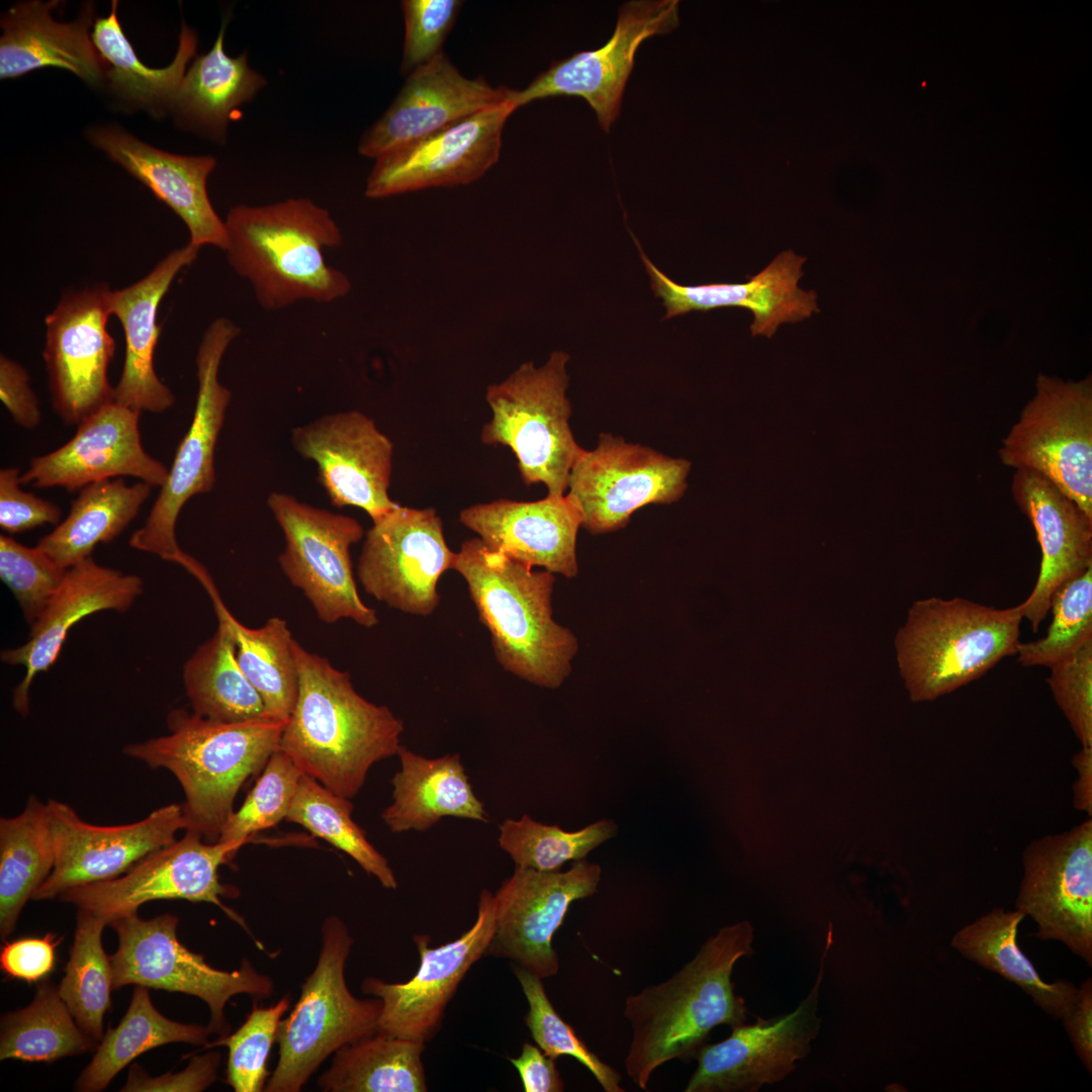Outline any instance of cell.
I'll use <instances>...</instances> for the list:
<instances>
[{
	"instance_id": "1",
	"label": "cell",
	"mask_w": 1092,
	"mask_h": 1092,
	"mask_svg": "<svg viewBox=\"0 0 1092 1092\" xmlns=\"http://www.w3.org/2000/svg\"><path fill=\"white\" fill-rule=\"evenodd\" d=\"M753 940L747 920L724 926L668 979L626 998L623 1014L632 1037L625 1069L637 1087L648 1090L652 1074L668 1061L696 1056L716 1026L746 1022L732 973L740 959L753 953Z\"/></svg>"
},
{
	"instance_id": "2",
	"label": "cell",
	"mask_w": 1092,
	"mask_h": 1092,
	"mask_svg": "<svg viewBox=\"0 0 1092 1092\" xmlns=\"http://www.w3.org/2000/svg\"><path fill=\"white\" fill-rule=\"evenodd\" d=\"M293 650L297 697L279 749L328 790L352 799L372 765L397 753L403 722L357 693L350 674L326 657L296 640Z\"/></svg>"
},
{
	"instance_id": "3",
	"label": "cell",
	"mask_w": 1092,
	"mask_h": 1092,
	"mask_svg": "<svg viewBox=\"0 0 1092 1092\" xmlns=\"http://www.w3.org/2000/svg\"><path fill=\"white\" fill-rule=\"evenodd\" d=\"M224 225L229 264L250 283L265 309L302 300L332 302L349 293L348 276L325 259L328 249L341 245V230L310 199L236 205Z\"/></svg>"
},
{
	"instance_id": "4",
	"label": "cell",
	"mask_w": 1092,
	"mask_h": 1092,
	"mask_svg": "<svg viewBox=\"0 0 1092 1092\" xmlns=\"http://www.w3.org/2000/svg\"><path fill=\"white\" fill-rule=\"evenodd\" d=\"M452 569L465 580L499 665L533 685L559 688L571 671L578 643L552 617L554 574L535 571L478 537L461 544Z\"/></svg>"
},
{
	"instance_id": "5",
	"label": "cell",
	"mask_w": 1092,
	"mask_h": 1092,
	"mask_svg": "<svg viewBox=\"0 0 1092 1092\" xmlns=\"http://www.w3.org/2000/svg\"><path fill=\"white\" fill-rule=\"evenodd\" d=\"M286 722L264 716L226 723L177 708L167 715L169 734L125 745L123 753L171 771L185 794V831L216 842L238 792L279 749Z\"/></svg>"
},
{
	"instance_id": "6",
	"label": "cell",
	"mask_w": 1092,
	"mask_h": 1092,
	"mask_svg": "<svg viewBox=\"0 0 1092 1092\" xmlns=\"http://www.w3.org/2000/svg\"><path fill=\"white\" fill-rule=\"evenodd\" d=\"M1022 618L1020 605L996 609L963 598L916 601L895 639L910 699L933 701L1016 654Z\"/></svg>"
},
{
	"instance_id": "7",
	"label": "cell",
	"mask_w": 1092,
	"mask_h": 1092,
	"mask_svg": "<svg viewBox=\"0 0 1092 1092\" xmlns=\"http://www.w3.org/2000/svg\"><path fill=\"white\" fill-rule=\"evenodd\" d=\"M353 943L341 918H326L316 965L301 984L295 1006L280 1021L278 1062L265 1092H299L330 1056L376 1031L381 1000L360 999L347 986L345 969Z\"/></svg>"
},
{
	"instance_id": "8",
	"label": "cell",
	"mask_w": 1092,
	"mask_h": 1092,
	"mask_svg": "<svg viewBox=\"0 0 1092 1092\" xmlns=\"http://www.w3.org/2000/svg\"><path fill=\"white\" fill-rule=\"evenodd\" d=\"M568 360L567 353L555 351L540 367L523 363L485 394L491 419L482 428V442L511 448L524 483H542L552 495L565 494L583 450L569 426Z\"/></svg>"
},
{
	"instance_id": "9",
	"label": "cell",
	"mask_w": 1092,
	"mask_h": 1092,
	"mask_svg": "<svg viewBox=\"0 0 1092 1092\" xmlns=\"http://www.w3.org/2000/svg\"><path fill=\"white\" fill-rule=\"evenodd\" d=\"M178 921L169 913L146 920L138 911L111 920L118 937L117 949L109 957L112 987L131 984L198 997L210 1010L211 1032L224 1036L231 1030L224 1014L229 1000L239 994L269 998L274 992L273 980L258 972L248 959L232 972L211 967L202 954L179 941Z\"/></svg>"
},
{
	"instance_id": "10",
	"label": "cell",
	"mask_w": 1092,
	"mask_h": 1092,
	"mask_svg": "<svg viewBox=\"0 0 1092 1092\" xmlns=\"http://www.w3.org/2000/svg\"><path fill=\"white\" fill-rule=\"evenodd\" d=\"M240 333L229 318L213 321L196 354L198 391L191 425L181 440L165 483L144 525L128 540L131 548L180 564L188 555L178 545L176 524L185 504L215 484L214 454L231 391L218 379L222 357Z\"/></svg>"
},
{
	"instance_id": "11",
	"label": "cell",
	"mask_w": 1092,
	"mask_h": 1092,
	"mask_svg": "<svg viewBox=\"0 0 1092 1092\" xmlns=\"http://www.w3.org/2000/svg\"><path fill=\"white\" fill-rule=\"evenodd\" d=\"M267 505L285 539L280 568L318 619L326 624L350 619L365 628L377 625L375 610L359 596L350 556L351 546L365 535L361 524L284 492H271Z\"/></svg>"
},
{
	"instance_id": "12",
	"label": "cell",
	"mask_w": 1092,
	"mask_h": 1092,
	"mask_svg": "<svg viewBox=\"0 0 1092 1092\" xmlns=\"http://www.w3.org/2000/svg\"><path fill=\"white\" fill-rule=\"evenodd\" d=\"M998 455L1005 466L1039 473L1092 517L1091 380L1038 378Z\"/></svg>"
},
{
	"instance_id": "13",
	"label": "cell",
	"mask_w": 1092,
	"mask_h": 1092,
	"mask_svg": "<svg viewBox=\"0 0 1092 1092\" xmlns=\"http://www.w3.org/2000/svg\"><path fill=\"white\" fill-rule=\"evenodd\" d=\"M241 846L230 841L206 842L198 833L186 830L182 838L147 855L121 876L71 888L60 898L105 918L108 924L151 901L205 902L249 931L245 920L222 902V898L238 896L239 891L222 884L218 874Z\"/></svg>"
},
{
	"instance_id": "14",
	"label": "cell",
	"mask_w": 1092,
	"mask_h": 1092,
	"mask_svg": "<svg viewBox=\"0 0 1092 1092\" xmlns=\"http://www.w3.org/2000/svg\"><path fill=\"white\" fill-rule=\"evenodd\" d=\"M690 470L687 459L602 433L596 448L576 458L565 494L578 509L581 526L603 534L624 528L646 505L678 500Z\"/></svg>"
},
{
	"instance_id": "15",
	"label": "cell",
	"mask_w": 1092,
	"mask_h": 1092,
	"mask_svg": "<svg viewBox=\"0 0 1092 1092\" xmlns=\"http://www.w3.org/2000/svg\"><path fill=\"white\" fill-rule=\"evenodd\" d=\"M110 292L103 284L71 290L44 321L52 406L67 426H78L113 401L107 375L115 350L107 331Z\"/></svg>"
},
{
	"instance_id": "16",
	"label": "cell",
	"mask_w": 1092,
	"mask_h": 1092,
	"mask_svg": "<svg viewBox=\"0 0 1092 1092\" xmlns=\"http://www.w3.org/2000/svg\"><path fill=\"white\" fill-rule=\"evenodd\" d=\"M372 523L357 565L363 589L400 612L432 615L440 603L439 579L455 556L436 510L398 505Z\"/></svg>"
},
{
	"instance_id": "17",
	"label": "cell",
	"mask_w": 1092,
	"mask_h": 1092,
	"mask_svg": "<svg viewBox=\"0 0 1092 1092\" xmlns=\"http://www.w3.org/2000/svg\"><path fill=\"white\" fill-rule=\"evenodd\" d=\"M831 943L830 927L816 981L795 1010L734 1026L727 1038L700 1048L686 1092H756L795 1071L820 1032L819 995Z\"/></svg>"
},
{
	"instance_id": "18",
	"label": "cell",
	"mask_w": 1092,
	"mask_h": 1092,
	"mask_svg": "<svg viewBox=\"0 0 1092 1092\" xmlns=\"http://www.w3.org/2000/svg\"><path fill=\"white\" fill-rule=\"evenodd\" d=\"M602 869L580 859L565 872L516 867L493 894L495 928L485 956L503 958L546 979L557 975L552 938L569 906L597 893Z\"/></svg>"
},
{
	"instance_id": "19",
	"label": "cell",
	"mask_w": 1092,
	"mask_h": 1092,
	"mask_svg": "<svg viewBox=\"0 0 1092 1092\" xmlns=\"http://www.w3.org/2000/svg\"><path fill=\"white\" fill-rule=\"evenodd\" d=\"M1016 910L1034 936L1058 940L1092 966V820L1031 841L1022 854Z\"/></svg>"
},
{
	"instance_id": "20",
	"label": "cell",
	"mask_w": 1092,
	"mask_h": 1092,
	"mask_svg": "<svg viewBox=\"0 0 1092 1092\" xmlns=\"http://www.w3.org/2000/svg\"><path fill=\"white\" fill-rule=\"evenodd\" d=\"M678 23L677 0L629 1L621 6L614 33L602 48L553 62L524 90L511 89L509 99L518 109L546 97L578 96L609 132L619 115L640 44L655 34L670 32Z\"/></svg>"
},
{
	"instance_id": "21",
	"label": "cell",
	"mask_w": 1092,
	"mask_h": 1092,
	"mask_svg": "<svg viewBox=\"0 0 1092 1092\" xmlns=\"http://www.w3.org/2000/svg\"><path fill=\"white\" fill-rule=\"evenodd\" d=\"M48 816L55 850L52 873L32 900L60 897L65 891L117 878L152 852L171 844L185 830L182 807L169 804L134 823L100 826L80 818L63 802L50 800Z\"/></svg>"
},
{
	"instance_id": "22",
	"label": "cell",
	"mask_w": 1092,
	"mask_h": 1092,
	"mask_svg": "<svg viewBox=\"0 0 1092 1092\" xmlns=\"http://www.w3.org/2000/svg\"><path fill=\"white\" fill-rule=\"evenodd\" d=\"M494 928L493 894L483 889L475 922L458 938L432 947L428 935L414 936L420 966L408 981L365 978L362 992L382 1002L376 1031L430 1041L440 1030L446 1007L466 973L486 954Z\"/></svg>"
},
{
	"instance_id": "23",
	"label": "cell",
	"mask_w": 1092,
	"mask_h": 1092,
	"mask_svg": "<svg viewBox=\"0 0 1092 1092\" xmlns=\"http://www.w3.org/2000/svg\"><path fill=\"white\" fill-rule=\"evenodd\" d=\"M516 110L508 96L498 104L390 150L375 159L365 195L384 198L476 181L498 161L506 121Z\"/></svg>"
},
{
	"instance_id": "24",
	"label": "cell",
	"mask_w": 1092,
	"mask_h": 1092,
	"mask_svg": "<svg viewBox=\"0 0 1092 1092\" xmlns=\"http://www.w3.org/2000/svg\"><path fill=\"white\" fill-rule=\"evenodd\" d=\"M291 438L295 450L316 463L334 506L359 508L372 522L398 506L388 494L393 444L365 414L326 415L294 428Z\"/></svg>"
},
{
	"instance_id": "25",
	"label": "cell",
	"mask_w": 1092,
	"mask_h": 1092,
	"mask_svg": "<svg viewBox=\"0 0 1092 1092\" xmlns=\"http://www.w3.org/2000/svg\"><path fill=\"white\" fill-rule=\"evenodd\" d=\"M140 416L141 412L115 401L107 403L80 423L64 445L31 458L20 475L21 484L72 492L93 482L130 476L161 487L169 468L145 450Z\"/></svg>"
},
{
	"instance_id": "26",
	"label": "cell",
	"mask_w": 1092,
	"mask_h": 1092,
	"mask_svg": "<svg viewBox=\"0 0 1092 1092\" xmlns=\"http://www.w3.org/2000/svg\"><path fill=\"white\" fill-rule=\"evenodd\" d=\"M510 89L463 76L442 52L407 75L387 110L362 134L358 152L377 159L505 101Z\"/></svg>"
},
{
	"instance_id": "27",
	"label": "cell",
	"mask_w": 1092,
	"mask_h": 1092,
	"mask_svg": "<svg viewBox=\"0 0 1092 1092\" xmlns=\"http://www.w3.org/2000/svg\"><path fill=\"white\" fill-rule=\"evenodd\" d=\"M143 589L140 576L102 566L92 556L69 567L46 610L31 625L27 641L1 652L4 663L22 665L25 669L22 680L13 690L14 709L21 716L29 713L33 678L56 662L76 623L99 611L125 612Z\"/></svg>"
},
{
	"instance_id": "28",
	"label": "cell",
	"mask_w": 1092,
	"mask_h": 1092,
	"mask_svg": "<svg viewBox=\"0 0 1092 1092\" xmlns=\"http://www.w3.org/2000/svg\"><path fill=\"white\" fill-rule=\"evenodd\" d=\"M639 251L650 276L651 287L666 307L665 320L692 310L743 307L749 309L754 317L750 326L751 334L770 338L780 325L802 322L820 310L816 293L798 286L806 258L791 250L779 254L746 283L698 286H685L672 281L641 249Z\"/></svg>"
},
{
	"instance_id": "29",
	"label": "cell",
	"mask_w": 1092,
	"mask_h": 1092,
	"mask_svg": "<svg viewBox=\"0 0 1092 1092\" xmlns=\"http://www.w3.org/2000/svg\"><path fill=\"white\" fill-rule=\"evenodd\" d=\"M1011 492L1033 526L1041 549L1036 583L1020 604L1023 618L1036 632L1050 610L1054 592L1092 566V517L1033 470L1015 469Z\"/></svg>"
},
{
	"instance_id": "30",
	"label": "cell",
	"mask_w": 1092,
	"mask_h": 1092,
	"mask_svg": "<svg viewBox=\"0 0 1092 1092\" xmlns=\"http://www.w3.org/2000/svg\"><path fill=\"white\" fill-rule=\"evenodd\" d=\"M459 520L494 551L532 568L541 566L568 578L577 574L576 537L582 520L566 494L477 504L462 510Z\"/></svg>"
},
{
	"instance_id": "31",
	"label": "cell",
	"mask_w": 1092,
	"mask_h": 1092,
	"mask_svg": "<svg viewBox=\"0 0 1092 1092\" xmlns=\"http://www.w3.org/2000/svg\"><path fill=\"white\" fill-rule=\"evenodd\" d=\"M198 247L188 243L163 258L144 278L111 291L109 307L121 324L125 339L122 372L113 387V401L139 412L160 414L175 403V395L154 367L161 328V300L177 274L197 258Z\"/></svg>"
},
{
	"instance_id": "32",
	"label": "cell",
	"mask_w": 1092,
	"mask_h": 1092,
	"mask_svg": "<svg viewBox=\"0 0 1092 1092\" xmlns=\"http://www.w3.org/2000/svg\"><path fill=\"white\" fill-rule=\"evenodd\" d=\"M90 138L183 220L191 245H212L224 251V221L215 212L206 187L216 166L213 157L164 152L115 126L95 128Z\"/></svg>"
},
{
	"instance_id": "33",
	"label": "cell",
	"mask_w": 1092,
	"mask_h": 1092,
	"mask_svg": "<svg viewBox=\"0 0 1092 1092\" xmlns=\"http://www.w3.org/2000/svg\"><path fill=\"white\" fill-rule=\"evenodd\" d=\"M59 1H25L12 6L1 18L0 78L19 77L35 69L68 70L90 84L105 80L107 64L88 30L92 6L72 22H58L51 10Z\"/></svg>"
},
{
	"instance_id": "34",
	"label": "cell",
	"mask_w": 1092,
	"mask_h": 1092,
	"mask_svg": "<svg viewBox=\"0 0 1092 1092\" xmlns=\"http://www.w3.org/2000/svg\"><path fill=\"white\" fill-rule=\"evenodd\" d=\"M396 755L392 802L381 814L391 832L427 830L446 816L488 821L459 754L427 758L400 745Z\"/></svg>"
},
{
	"instance_id": "35",
	"label": "cell",
	"mask_w": 1092,
	"mask_h": 1092,
	"mask_svg": "<svg viewBox=\"0 0 1092 1092\" xmlns=\"http://www.w3.org/2000/svg\"><path fill=\"white\" fill-rule=\"evenodd\" d=\"M228 19L209 52L197 57L175 94L171 108L189 128L222 142L233 112L251 101L266 84L248 63V54L233 58L224 52Z\"/></svg>"
},
{
	"instance_id": "36",
	"label": "cell",
	"mask_w": 1092,
	"mask_h": 1092,
	"mask_svg": "<svg viewBox=\"0 0 1092 1092\" xmlns=\"http://www.w3.org/2000/svg\"><path fill=\"white\" fill-rule=\"evenodd\" d=\"M152 488L144 481L129 485L122 477L90 483L71 503L68 516L36 546L68 569L91 556L96 545L120 535L136 517Z\"/></svg>"
},
{
	"instance_id": "37",
	"label": "cell",
	"mask_w": 1092,
	"mask_h": 1092,
	"mask_svg": "<svg viewBox=\"0 0 1092 1092\" xmlns=\"http://www.w3.org/2000/svg\"><path fill=\"white\" fill-rule=\"evenodd\" d=\"M193 575L211 598L216 617L229 624L236 642L238 662L260 694L266 715L288 720L297 697L298 678L294 639L286 621L271 617L259 628L246 627L226 609L203 566Z\"/></svg>"
},
{
	"instance_id": "38",
	"label": "cell",
	"mask_w": 1092,
	"mask_h": 1092,
	"mask_svg": "<svg viewBox=\"0 0 1092 1092\" xmlns=\"http://www.w3.org/2000/svg\"><path fill=\"white\" fill-rule=\"evenodd\" d=\"M1025 915L995 908L959 929L950 945L965 959L1020 987L1034 1003L1060 1019L1077 996L1078 988L1066 980L1043 981L1019 948L1016 937Z\"/></svg>"
},
{
	"instance_id": "39",
	"label": "cell",
	"mask_w": 1092,
	"mask_h": 1092,
	"mask_svg": "<svg viewBox=\"0 0 1092 1092\" xmlns=\"http://www.w3.org/2000/svg\"><path fill=\"white\" fill-rule=\"evenodd\" d=\"M426 1042L375 1031L339 1049L318 1077L325 1092H426Z\"/></svg>"
},
{
	"instance_id": "40",
	"label": "cell",
	"mask_w": 1092,
	"mask_h": 1092,
	"mask_svg": "<svg viewBox=\"0 0 1092 1092\" xmlns=\"http://www.w3.org/2000/svg\"><path fill=\"white\" fill-rule=\"evenodd\" d=\"M217 619L214 634L183 665V684L192 712L226 723L267 716L260 694L238 662L229 624L222 618Z\"/></svg>"
},
{
	"instance_id": "41",
	"label": "cell",
	"mask_w": 1092,
	"mask_h": 1092,
	"mask_svg": "<svg viewBox=\"0 0 1092 1092\" xmlns=\"http://www.w3.org/2000/svg\"><path fill=\"white\" fill-rule=\"evenodd\" d=\"M55 850L47 803L30 796L23 811L0 819V934L13 932L29 899L53 871Z\"/></svg>"
},
{
	"instance_id": "42",
	"label": "cell",
	"mask_w": 1092,
	"mask_h": 1092,
	"mask_svg": "<svg viewBox=\"0 0 1092 1092\" xmlns=\"http://www.w3.org/2000/svg\"><path fill=\"white\" fill-rule=\"evenodd\" d=\"M211 1033L208 1025L181 1023L165 1017L152 1003L148 988L138 985L123 1018L103 1034L91 1062L77 1079L76 1090L102 1091L143 1053L171 1042L204 1046Z\"/></svg>"
},
{
	"instance_id": "43",
	"label": "cell",
	"mask_w": 1092,
	"mask_h": 1092,
	"mask_svg": "<svg viewBox=\"0 0 1092 1092\" xmlns=\"http://www.w3.org/2000/svg\"><path fill=\"white\" fill-rule=\"evenodd\" d=\"M117 7L118 2L112 1L110 14L95 20L91 34L95 48L107 64L105 78L126 100L158 112L171 108L187 64L195 55L197 34L182 23L178 50L172 63L161 69L149 68L138 58L123 33Z\"/></svg>"
},
{
	"instance_id": "44",
	"label": "cell",
	"mask_w": 1092,
	"mask_h": 1092,
	"mask_svg": "<svg viewBox=\"0 0 1092 1092\" xmlns=\"http://www.w3.org/2000/svg\"><path fill=\"white\" fill-rule=\"evenodd\" d=\"M50 981L37 986L31 1003L1 1020L0 1059L51 1063L96 1050Z\"/></svg>"
},
{
	"instance_id": "45",
	"label": "cell",
	"mask_w": 1092,
	"mask_h": 1092,
	"mask_svg": "<svg viewBox=\"0 0 1092 1092\" xmlns=\"http://www.w3.org/2000/svg\"><path fill=\"white\" fill-rule=\"evenodd\" d=\"M78 910L74 941L59 993L79 1027L99 1042L113 990L110 959L102 945V931L108 921L88 910Z\"/></svg>"
},
{
	"instance_id": "46",
	"label": "cell",
	"mask_w": 1092,
	"mask_h": 1092,
	"mask_svg": "<svg viewBox=\"0 0 1092 1092\" xmlns=\"http://www.w3.org/2000/svg\"><path fill=\"white\" fill-rule=\"evenodd\" d=\"M350 799L328 790L315 779L303 774L285 818L307 829L351 856L382 887L397 888L396 877L388 860L367 839L364 830L352 818Z\"/></svg>"
},
{
	"instance_id": "47",
	"label": "cell",
	"mask_w": 1092,
	"mask_h": 1092,
	"mask_svg": "<svg viewBox=\"0 0 1092 1092\" xmlns=\"http://www.w3.org/2000/svg\"><path fill=\"white\" fill-rule=\"evenodd\" d=\"M617 830L613 820L603 819L569 832L525 814L517 820L506 819L499 825L498 843L516 867L554 872L567 861L585 858L597 846L616 836Z\"/></svg>"
},
{
	"instance_id": "48",
	"label": "cell",
	"mask_w": 1092,
	"mask_h": 1092,
	"mask_svg": "<svg viewBox=\"0 0 1092 1092\" xmlns=\"http://www.w3.org/2000/svg\"><path fill=\"white\" fill-rule=\"evenodd\" d=\"M1053 620L1045 637L1019 643L1023 666L1051 667L1092 640V566L1061 584L1053 594Z\"/></svg>"
},
{
	"instance_id": "49",
	"label": "cell",
	"mask_w": 1092,
	"mask_h": 1092,
	"mask_svg": "<svg viewBox=\"0 0 1092 1092\" xmlns=\"http://www.w3.org/2000/svg\"><path fill=\"white\" fill-rule=\"evenodd\" d=\"M529 1010L525 1023L536 1044L549 1057L574 1058L596 1078L606 1092H624L621 1075L593 1053L575 1030L565 1022L548 998L542 979L513 965Z\"/></svg>"
},
{
	"instance_id": "50",
	"label": "cell",
	"mask_w": 1092,
	"mask_h": 1092,
	"mask_svg": "<svg viewBox=\"0 0 1092 1092\" xmlns=\"http://www.w3.org/2000/svg\"><path fill=\"white\" fill-rule=\"evenodd\" d=\"M289 994L269 1007L254 1003L244 1023L234 1032L204 1045L229 1049L226 1082L236 1092L264 1091L268 1080L267 1060L283 1015L290 1007Z\"/></svg>"
},
{
	"instance_id": "51",
	"label": "cell",
	"mask_w": 1092,
	"mask_h": 1092,
	"mask_svg": "<svg viewBox=\"0 0 1092 1092\" xmlns=\"http://www.w3.org/2000/svg\"><path fill=\"white\" fill-rule=\"evenodd\" d=\"M303 774L285 752L276 750L241 808L229 817L218 841L243 846L255 833L285 819Z\"/></svg>"
},
{
	"instance_id": "52",
	"label": "cell",
	"mask_w": 1092,
	"mask_h": 1092,
	"mask_svg": "<svg viewBox=\"0 0 1092 1092\" xmlns=\"http://www.w3.org/2000/svg\"><path fill=\"white\" fill-rule=\"evenodd\" d=\"M66 570L37 546L27 547L10 536L0 535V577L30 626L46 610Z\"/></svg>"
},
{
	"instance_id": "53",
	"label": "cell",
	"mask_w": 1092,
	"mask_h": 1092,
	"mask_svg": "<svg viewBox=\"0 0 1092 1092\" xmlns=\"http://www.w3.org/2000/svg\"><path fill=\"white\" fill-rule=\"evenodd\" d=\"M459 0H404V40L400 71L408 75L441 54L459 13Z\"/></svg>"
},
{
	"instance_id": "54",
	"label": "cell",
	"mask_w": 1092,
	"mask_h": 1092,
	"mask_svg": "<svg viewBox=\"0 0 1092 1092\" xmlns=\"http://www.w3.org/2000/svg\"><path fill=\"white\" fill-rule=\"evenodd\" d=\"M1050 668L1054 699L1082 747H1092V640Z\"/></svg>"
},
{
	"instance_id": "55",
	"label": "cell",
	"mask_w": 1092,
	"mask_h": 1092,
	"mask_svg": "<svg viewBox=\"0 0 1092 1092\" xmlns=\"http://www.w3.org/2000/svg\"><path fill=\"white\" fill-rule=\"evenodd\" d=\"M20 470H0V527L8 534L22 533L46 524L58 525L60 508L21 488Z\"/></svg>"
},
{
	"instance_id": "56",
	"label": "cell",
	"mask_w": 1092,
	"mask_h": 1092,
	"mask_svg": "<svg viewBox=\"0 0 1092 1092\" xmlns=\"http://www.w3.org/2000/svg\"><path fill=\"white\" fill-rule=\"evenodd\" d=\"M220 1059L218 1052H209L192 1058L189 1065L178 1073L168 1072L158 1077L149 1076L139 1065L134 1064L131 1066L127 1081L120 1091L200 1092L208 1088L216 1080Z\"/></svg>"
},
{
	"instance_id": "57",
	"label": "cell",
	"mask_w": 1092,
	"mask_h": 1092,
	"mask_svg": "<svg viewBox=\"0 0 1092 1092\" xmlns=\"http://www.w3.org/2000/svg\"><path fill=\"white\" fill-rule=\"evenodd\" d=\"M61 941L54 933L6 942L0 952V966L12 978L38 982L55 967L56 947Z\"/></svg>"
},
{
	"instance_id": "58",
	"label": "cell",
	"mask_w": 1092,
	"mask_h": 1092,
	"mask_svg": "<svg viewBox=\"0 0 1092 1092\" xmlns=\"http://www.w3.org/2000/svg\"><path fill=\"white\" fill-rule=\"evenodd\" d=\"M0 399L12 420L33 430L41 421L39 400L31 388L26 369L4 354L0 356Z\"/></svg>"
},
{
	"instance_id": "59",
	"label": "cell",
	"mask_w": 1092,
	"mask_h": 1092,
	"mask_svg": "<svg viewBox=\"0 0 1092 1092\" xmlns=\"http://www.w3.org/2000/svg\"><path fill=\"white\" fill-rule=\"evenodd\" d=\"M510 1061L520 1075L525 1092L564 1091L556 1059L547 1056L537 1044L525 1042L520 1056Z\"/></svg>"
},
{
	"instance_id": "60",
	"label": "cell",
	"mask_w": 1092,
	"mask_h": 1092,
	"mask_svg": "<svg viewBox=\"0 0 1092 1092\" xmlns=\"http://www.w3.org/2000/svg\"><path fill=\"white\" fill-rule=\"evenodd\" d=\"M1074 1050L1089 1074L1092 1073V982L1085 980L1074 1001L1061 1018Z\"/></svg>"
},
{
	"instance_id": "61",
	"label": "cell",
	"mask_w": 1092,
	"mask_h": 1092,
	"mask_svg": "<svg viewBox=\"0 0 1092 1092\" xmlns=\"http://www.w3.org/2000/svg\"><path fill=\"white\" fill-rule=\"evenodd\" d=\"M1072 763L1077 770V780L1073 785V805L1077 810L1086 812L1091 817L1092 747H1081L1074 754Z\"/></svg>"
}]
</instances>
